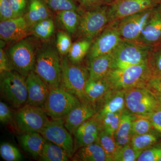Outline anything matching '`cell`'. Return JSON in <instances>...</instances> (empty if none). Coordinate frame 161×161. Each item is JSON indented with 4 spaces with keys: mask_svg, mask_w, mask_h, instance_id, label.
<instances>
[{
    "mask_svg": "<svg viewBox=\"0 0 161 161\" xmlns=\"http://www.w3.org/2000/svg\"><path fill=\"white\" fill-rule=\"evenodd\" d=\"M152 72L148 61L123 69H111L105 79L111 90L126 91L147 86Z\"/></svg>",
    "mask_w": 161,
    "mask_h": 161,
    "instance_id": "obj_1",
    "label": "cell"
},
{
    "mask_svg": "<svg viewBox=\"0 0 161 161\" xmlns=\"http://www.w3.org/2000/svg\"><path fill=\"white\" fill-rule=\"evenodd\" d=\"M153 47L122 39L112 52L111 69H123L147 62Z\"/></svg>",
    "mask_w": 161,
    "mask_h": 161,
    "instance_id": "obj_2",
    "label": "cell"
},
{
    "mask_svg": "<svg viewBox=\"0 0 161 161\" xmlns=\"http://www.w3.org/2000/svg\"><path fill=\"white\" fill-rule=\"evenodd\" d=\"M34 71L50 89L60 87L61 80V59L58 51L51 46L42 47L37 53Z\"/></svg>",
    "mask_w": 161,
    "mask_h": 161,
    "instance_id": "obj_3",
    "label": "cell"
},
{
    "mask_svg": "<svg viewBox=\"0 0 161 161\" xmlns=\"http://www.w3.org/2000/svg\"><path fill=\"white\" fill-rule=\"evenodd\" d=\"M61 66L60 87L75 95L81 103L90 102L85 92L86 84L89 78L87 67L72 63L65 58H61Z\"/></svg>",
    "mask_w": 161,
    "mask_h": 161,
    "instance_id": "obj_4",
    "label": "cell"
},
{
    "mask_svg": "<svg viewBox=\"0 0 161 161\" xmlns=\"http://www.w3.org/2000/svg\"><path fill=\"white\" fill-rule=\"evenodd\" d=\"M125 98L126 108L137 117L149 118L160 109L155 94L147 86L126 90Z\"/></svg>",
    "mask_w": 161,
    "mask_h": 161,
    "instance_id": "obj_5",
    "label": "cell"
},
{
    "mask_svg": "<svg viewBox=\"0 0 161 161\" xmlns=\"http://www.w3.org/2000/svg\"><path fill=\"white\" fill-rule=\"evenodd\" d=\"M1 95L15 108H21L27 102L28 91L26 78L16 71L0 74Z\"/></svg>",
    "mask_w": 161,
    "mask_h": 161,
    "instance_id": "obj_6",
    "label": "cell"
},
{
    "mask_svg": "<svg viewBox=\"0 0 161 161\" xmlns=\"http://www.w3.org/2000/svg\"><path fill=\"white\" fill-rule=\"evenodd\" d=\"M82 9L77 32L80 38L94 40L109 23L108 5Z\"/></svg>",
    "mask_w": 161,
    "mask_h": 161,
    "instance_id": "obj_7",
    "label": "cell"
},
{
    "mask_svg": "<svg viewBox=\"0 0 161 161\" xmlns=\"http://www.w3.org/2000/svg\"><path fill=\"white\" fill-rule=\"evenodd\" d=\"M81 103L75 95L59 87L50 90L43 108L53 120H64L68 114Z\"/></svg>",
    "mask_w": 161,
    "mask_h": 161,
    "instance_id": "obj_8",
    "label": "cell"
},
{
    "mask_svg": "<svg viewBox=\"0 0 161 161\" xmlns=\"http://www.w3.org/2000/svg\"><path fill=\"white\" fill-rule=\"evenodd\" d=\"M37 53L33 43L25 38L17 42L7 53L14 70L26 78L34 69Z\"/></svg>",
    "mask_w": 161,
    "mask_h": 161,
    "instance_id": "obj_9",
    "label": "cell"
},
{
    "mask_svg": "<svg viewBox=\"0 0 161 161\" xmlns=\"http://www.w3.org/2000/svg\"><path fill=\"white\" fill-rule=\"evenodd\" d=\"M47 115L42 107L26 104L16 112L15 122L22 132L40 133L49 122Z\"/></svg>",
    "mask_w": 161,
    "mask_h": 161,
    "instance_id": "obj_10",
    "label": "cell"
},
{
    "mask_svg": "<svg viewBox=\"0 0 161 161\" xmlns=\"http://www.w3.org/2000/svg\"><path fill=\"white\" fill-rule=\"evenodd\" d=\"M117 21L110 23L93 41L86 56L89 62L94 58L112 53L122 40Z\"/></svg>",
    "mask_w": 161,
    "mask_h": 161,
    "instance_id": "obj_11",
    "label": "cell"
},
{
    "mask_svg": "<svg viewBox=\"0 0 161 161\" xmlns=\"http://www.w3.org/2000/svg\"><path fill=\"white\" fill-rule=\"evenodd\" d=\"M161 3V0H114L108 5L109 23L154 8Z\"/></svg>",
    "mask_w": 161,
    "mask_h": 161,
    "instance_id": "obj_12",
    "label": "cell"
},
{
    "mask_svg": "<svg viewBox=\"0 0 161 161\" xmlns=\"http://www.w3.org/2000/svg\"><path fill=\"white\" fill-rule=\"evenodd\" d=\"M40 133L47 141L61 147L72 158L75 152V142L64 126V120L50 121Z\"/></svg>",
    "mask_w": 161,
    "mask_h": 161,
    "instance_id": "obj_13",
    "label": "cell"
},
{
    "mask_svg": "<svg viewBox=\"0 0 161 161\" xmlns=\"http://www.w3.org/2000/svg\"><path fill=\"white\" fill-rule=\"evenodd\" d=\"M153 8L116 20L118 22L119 31L121 38L124 40L137 42L150 17Z\"/></svg>",
    "mask_w": 161,
    "mask_h": 161,
    "instance_id": "obj_14",
    "label": "cell"
},
{
    "mask_svg": "<svg viewBox=\"0 0 161 161\" xmlns=\"http://www.w3.org/2000/svg\"><path fill=\"white\" fill-rule=\"evenodd\" d=\"M31 33L32 27L23 16L0 23V38L5 42H18L25 39Z\"/></svg>",
    "mask_w": 161,
    "mask_h": 161,
    "instance_id": "obj_15",
    "label": "cell"
},
{
    "mask_svg": "<svg viewBox=\"0 0 161 161\" xmlns=\"http://www.w3.org/2000/svg\"><path fill=\"white\" fill-rule=\"evenodd\" d=\"M125 91L110 90L96 102L98 112L95 115L99 122L107 114L122 112L125 108Z\"/></svg>",
    "mask_w": 161,
    "mask_h": 161,
    "instance_id": "obj_16",
    "label": "cell"
},
{
    "mask_svg": "<svg viewBox=\"0 0 161 161\" xmlns=\"http://www.w3.org/2000/svg\"><path fill=\"white\" fill-rule=\"evenodd\" d=\"M28 98L26 104L43 108L47 99L49 88L34 71L26 77Z\"/></svg>",
    "mask_w": 161,
    "mask_h": 161,
    "instance_id": "obj_17",
    "label": "cell"
},
{
    "mask_svg": "<svg viewBox=\"0 0 161 161\" xmlns=\"http://www.w3.org/2000/svg\"><path fill=\"white\" fill-rule=\"evenodd\" d=\"M98 112L97 105L93 103H81L71 111L64 119V125L72 135L86 121L94 116Z\"/></svg>",
    "mask_w": 161,
    "mask_h": 161,
    "instance_id": "obj_18",
    "label": "cell"
},
{
    "mask_svg": "<svg viewBox=\"0 0 161 161\" xmlns=\"http://www.w3.org/2000/svg\"><path fill=\"white\" fill-rule=\"evenodd\" d=\"M102 130L101 125L95 115L83 123L74 133L75 150L80 148L98 142L99 134Z\"/></svg>",
    "mask_w": 161,
    "mask_h": 161,
    "instance_id": "obj_19",
    "label": "cell"
},
{
    "mask_svg": "<svg viewBox=\"0 0 161 161\" xmlns=\"http://www.w3.org/2000/svg\"><path fill=\"white\" fill-rule=\"evenodd\" d=\"M137 42L151 46L161 42V3L153 8Z\"/></svg>",
    "mask_w": 161,
    "mask_h": 161,
    "instance_id": "obj_20",
    "label": "cell"
},
{
    "mask_svg": "<svg viewBox=\"0 0 161 161\" xmlns=\"http://www.w3.org/2000/svg\"><path fill=\"white\" fill-rule=\"evenodd\" d=\"M18 140L23 150L35 158H40L47 141L38 132H23Z\"/></svg>",
    "mask_w": 161,
    "mask_h": 161,
    "instance_id": "obj_21",
    "label": "cell"
},
{
    "mask_svg": "<svg viewBox=\"0 0 161 161\" xmlns=\"http://www.w3.org/2000/svg\"><path fill=\"white\" fill-rule=\"evenodd\" d=\"M72 161H113L98 142L80 147L74 153Z\"/></svg>",
    "mask_w": 161,
    "mask_h": 161,
    "instance_id": "obj_22",
    "label": "cell"
},
{
    "mask_svg": "<svg viewBox=\"0 0 161 161\" xmlns=\"http://www.w3.org/2000/svg\"><path fill=\"white\" fill-rule=\"evenodd\" d=\"M136 117L126 108L122 112L119 125L114 136L119 147L130 143L132 136V122Z\"/></svg>",
    "mask_w": 161,
    "mask_h": 161,
    "instance_id": "obj_23",
    "label": "cell"
},
{
    "mask_svg": "<svg viewBox=\"0 0 161 161\" xmlns=\"http://www.w3.org/2000/svg\"><path fill=\"white\" fill-rule=\"evenodd\" d=\"M112 53L99 56L88 62L87 67L90 80H98L105 78L111 69Z\"/></svg>",
    "mask_w": 161,
    "mask_h": 161,
    "instance_id": "obj_24",
    "label": "cell"
},
{
    "mask_svg": "<svg viewBox=\"0 0 161 161\" xmlns=\"http://www.w3.org/2000/svg\"><path fill=\"white\" fill-rule=\"evenodd\" d=\"M26 14L25 17L31 27L38 22L49 18L50 12L45 0H29Z\"/></svg>",
    "mask_w": 161,
    "mask_h": 161,
    "instance_id": "obj_25",
    "label": "cell"
},
{
    "mask_svg": "<svg viewBox=\"0 0 161 161\" xmlns=\"http://www.w3.org/2000/svg\"><path fill=\"white\" fill-rule=\"evenodd\" d=\"M109 86L104 78L98 80H90L87 81L85 92L90 102L96 103L103 96L110 90Z\"/></svg>",
    "mask_w": 161,
    "mask_h": 161,
    "instance_id": "obj_26",
    "label": "cell"
},
{
    "mask_svg": "<svg viewBox=\"0 0 161 161\" xmlns=\"http://www.w3.org/2000/svg\"><path fill=\"white\" fill-rule=\"evenodd\" d=\"M93 41L80 38V40L73 43L68 54V60L75 64H80L87 55Z\"/></svg>",
    "mask_w": 161,
    "mask_h": 161,
    "instance_id": "obj_27",
    "label": "cell"
},
{
    "mask_svg": "<svg viewBox=\"0 0 161 161\" xmlns=\"http://www.w3.org/2000/svg\"><path fill=\"white\" fill-rule=\"evenodd\" d=\"M80 14L75 10H65L57 12V17L68 32L74 34L78 31Z\"/></svg>",
    "mask_w": 161,
    "mask_h": 161,
    "instance_id": "obj_28",
    "label": "cell"
},
{
    "mask_svg": "<svg viewBox=\"0 0 161 161\" xmlns=\"http://www.w3.org/2000/svg\"><path fill=\"white\" fill-rule=\"evenodd\" d=\"M39 158L40 160L43 161H67L69 157L61 147L47 141Z\"/></svg>",
    "mask_w": 161,
    "mask_h": 161,
    "instance_id": "obj_29",
    "label": "cell"
},
{
    "mask_svg": "<svg viewBox=\"0 0 161 161\" xmlns=\"http://www.w3.org/2000/svg\"><path fill=\"white\" fill-rule=\"evenodd\" d=\"M158 139V136L151 131L145 134L132 135L130 144L135 151L141 153L143 150L155 145Z\"/></svg>",
    "mask_w": 161,
    "mask_h": 161,
    "instance_id": "obj_30",
    "label": "cell"
},
{
    "mask_svg": "<svg viewBox=\"0 0 161 161\" xmlns=\"http://www.w3.org/2000/svg\"><path fill=\"white\" fill-rule=\"evenodd\" d=\"M54 30V23L50 18L38 22L32 27L33 33L42 40H47L50 38Z\"/></svg>",
    "mask_w": 161,
    "mask_h": 161,
    "instance_id": "obj_31",
    "label": "cell"
},
{
    "mask_svg": "<svg viewBox=\"0 0 161 161\" xmlns=\"http://www.w3.org/2000/svg\"><path fill=\"white\" fill-rule=\"evenodd\" d=\"M98 142L111 158L112 161H114V157L119 148L114 137L107 133L104 130H102L99 132Z\"/></svg>",
    "mask_w": 161,
    "mask_h": 161,
    "instance_id": "obj_32",
    "label": "cell"
},
{
    "mask_svg": "<svg viewBox=\"0 0 161 161\" xmlns=\"http://www.w3.org/2000/svg\"><path fill=\"white\" fill-rule=\"evenodd\" d=\"M122 112L107 114L100 121L102 130L114 137L119 125Z\"/></svg>",
    "mask_w": 161,
    "mask_h": 161,
    "instance_id": "obj_33",
    "label": "cell"
},
{
    "mask_svg": "<svg viewBox=\"0 0 161 161\" xmlns=\"http://www.w3.org/2000/svg\"><path fill=\"white\" fill-rule=\"evenodd\" d=\"M0 155L6 161H20L23 156L17 147L10 143L3 142L0 146Z\"/></svg>",
    "mask_w": 161,
    "mask_h": 161,
    "instance_id": "obj_34",
    "label": "cell"
},
{
    "mask_svg": "<svg viewBox=\"0 0 161 161\" xmlns=\"http://www.w3.org/2000/svg\"><path fill=\"white\" fill-rule=\"evenodd\" d=\"M140 153L136 152L131 144L119 147L115 154L114 161H135L137 160Z\"/></svg>",
    "mask_w": 161,
    "mask_h": 161,
    "instance_id": "obj_35",
    "label": "cell"
},
{
    "mask_svg": "<svg viewBox=\"0 0 161 161\" xmlns=\"http://www.w3.org/2000/svg\"><path fill=\"white\" fill-rule=\"evenodd\" d=\"M73 43L69 34L65 32H58L57 36L56 47L60 54L64 56L68 54Z\"/></svg>",
    "mask_w": 161,
    "mask_h": 161,
    "instance_id": "obj_36",
    "label": "cell"
},
{
    "mask_svg": "<svg viewBox=\"0 0 161 161\" xmlns=\"http://www.w3.org/2000/svg\"><path fill=\"white\" fill-rule=\"evenodd\" d=\"M153 128L152 124L149 119L137 117L132 122V136L148 133L152 131Z\"/></svg>",
    "mask_w": 161,
    "mask_h": 161,
    "instance_id": "obj_37",
    "label": "cell"
},
{
    "mask_svg": "<svg viewBox=\"0 0 161 161\" xmlns=\"http://www.w3.org/2000/svg\"><path fill=\"white\" fill-rule=\"evenodd\" d=\"M48 7L53 11L60 12L65 10L78 11V8L73 0H45Z\"/></svg>",
    "mask_w": 161,
    "mask_h": 161,
    "instance_id": "obj_38",
    "label": "cell"
},
{
    "mask_svg": "<svg viewBox=\"0 0 161 161\" xmlns=\"http://www.w3.org/2000/svg\"><path fill=\"white\" fill-rule=\"evenodd\" d=\"M154 145L141 153L136 161H159L161 156V144Z\"/></svg>",
    "mask_w": 161,
    "mask_h": 161,
    "instance_id": "obj_39",
    "label": "cell"
},
{
    "mask_svg": "<svg viewBox=\"0 0 161 161\" xmlns=\"http://www.w3.org/2000/svg\"><path fill=\"white\" fill-rule=\"evenodd\" d=\"M148 62L153 71L161 73V42L153 46Z\"/></svg>",
    "mask_w": 161,
    "mask_h": 161,
    "instance_id": "obj_40",
    "label": "cell"
},
{
    "mask_svg": "<svg viewBox=\"0 0 161 161\" xmlns=\"http://www.w3.org/2000/svg\"><path fill=\"white\" fill-rule=\"evenodd\" d=\"M146 86L155 95H161V73L152 71Z\"/></svg>",
    "mask_w": 161,
    "mask_h": 161,
    "instance_id": "obj_41",
    "label": "cell"
},
{
    "mask_svg": "<svg viewBox=\"0 0 161 161\" xmlns=\"http://www.w3.org/2000/svg\"><path fill=\"white\" fill-rule=\"evenodd\" d=\"M17 17L8 0H0V20L1 22Z\"/></svg>",
    "mask_w": 161,
    "mask_h": 161,
    "instance_id": "obj_42",
    "label": "cell"
},
{
    "mask_svg": "<svg viewBox=\"0 0 161 161\" xmlns=\"http://www.w3.org/2000/svg\"><path fill=\"white\" fill-rule=\"evenodd\" d=\"M8 1L17 17L23 16L27 10L29 0H8Z\"/></svg>",
    "mask_w": 161,
    "mask_h": 161,
    "instance_id": "obj_43",
    "label": "cell"
},
{
    "mask_svg": "<svg viewBox=\"0 0 161 161\" xmlns=\"http://www.w3.org/2000/svg\"><path fill=\"white\" fill-rule=\"evenodd\" d=\"M0 121L5 125L13 124L14 120L11 109L6 104L0 102Z\"/></svg>",
    "mask_w": 161,
    "mask_h": 161,
    "instance_id": "obj_44",
    "label": "cell"
},
{
    "mask_svg": "<svg viewBox=\"0 0 161 161\" xmlns=\"http://www.w3.org/2000/svg\"><path fill=\"white\" fill-rule=\"evenodd\" d=\"M83 9L108 5L114 0H76Z\"/></svg>",
    "mask_w": 161,
    "mask_h": 161,
    "instance_id": "obj_45",
    "label": "cell"
},
{
    "mask_svg": "<svg viewBox=\"0 0 161 161\" xmlns=\"http://www.w3.org/2000/svg\"><path fill=\"white\" fill-rule=\"evenodd\" d=\"M14 70L7 53L0 48V74Z\"/></svg>",
    "mask_w": 161,
    "mask_h": 161,
    "instance_id": "obj_46",
    "label": "cell"
},
{
    "mask_svg": "<svg viewBox=\"0 0 161 161\" xmlns=\"http://www.w3.org/2000/svg\"><path fill=\"white\" fill-rule=\"evenodd\" d=\"M148 119L151 121L153 128L161 133V109L153 113Z\"/></svg>",
    "mask_w": 161,
    "mask_h": 161,
    "instance_id": "obj_47",
    "label": "cell"
},
{
    "mask_svg": "<svg viewBox=\"0 0 161 161\" xmlns=\"http://www.w3.org/2000/svg\"><path fill=\"white\" fill-rule=\"evenodd\" d=\"M156 98L158 100L159 105L160 108L161 109V95H155Z\"/></svg>",
    "mask_w": 161,
    "mask_h": 161,
    "instance_id": "obj_48",
    "label": "cell"
},
{
    "mask_svg": "<svg viewBox=\"0 0 161 161\" xmlns=\"http://www.w3.org/2000/svg\"><path fill=\"white\" fill-rule=\"evenodd\" d=\"M159 161H161V156L160 158L159 159Z\"/></svg>",
    "mask_w": 161,
    "mask_h": 161,
    "instance_id": "obj_49",
    "label": "cell"
}]
</instances>
